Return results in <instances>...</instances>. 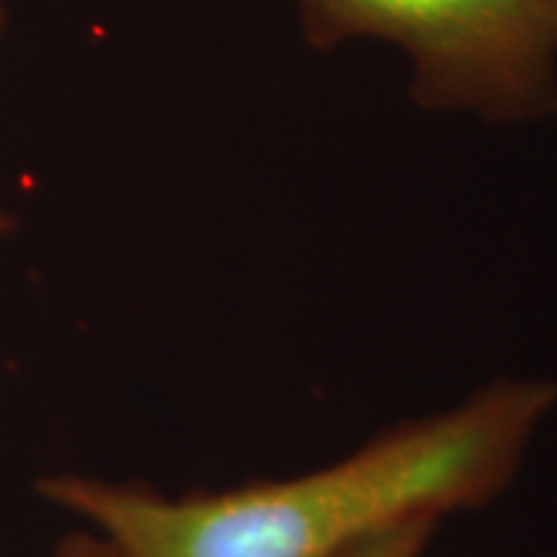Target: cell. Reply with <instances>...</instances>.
<instances>
[{
	"instance_id": "obj_1",
	"label": "cell",
	"mask_w": 557,
	"mask_h": 557,
	"mask_svg": "<svg viewBox=\"0 0 557 557\" xmlns=\"http://www.w3.org/2000/svg\"><path fill=\"white\" fill-rule=\"evenodd\" d=\"M557 403L540 380H498L410 418L305 475L169 498L139 483L47 475L39 496L88 519L124 557H341L367 540L491 504Z\"/></svg>"
},
{
	"instance_id": "obj_2",
	"label": "cell",
	"mask_w": 557,
	"mask_h": 557,
	"mask_svg": "<svg viewBox=\"0 0 557 557\" xmlns=\"http://www.w3.org/2000/svg\"><path fill=\"white\" fill-rule=\"evenodd\" d=\"M315 47L348 37L398 41L416 62L423 107L485 120L557 109V0H299Z\"/></svg>"
},
{
	"instance_id": "obj_3",
	"label": "cell",
	"mask_w": 557,
	"mask_h": 557,
	"mask_svg": "<svg viewBox=\"0 0 557 557\" xmlns=\"http://www.w3.org/2000/svg\"><path fill=\"white\" fill-rule=\"evenodd\" d=\"M436 521H416L367 540L341 557H421L436 532Z\"/></svg>"
},
{
	"instance_id": "obj_4",
	"label": "cell",
	"mask_w": 557,
	"mask_h": 557,
	"mask_svg": "<svg viewBox=\"0 0 557 557\" xmlns=\"http://www.w3.org/2000/svg\"><path fill=\"white\" fill-rule=\"evenodd\" d=\"M52 557H124L114 542L103 534H83L75 532L65 537L54 549Z\"/></svg>"
},
{
	"instance_id": "obj_5",
	"label": "cell",
	"mask_w": 557,
	"mask_h": 557,
	"mask_svg": "<svg viewBox=\"0 0 557 557\" xmlns=\"http://www.w3.org/2000/svg\"><path fill=\"white\" fill-rule=\"evenodd\" d=\"M3 32H5V3L0 0V39H3Z\"/></svg>"
}]
</instances>
